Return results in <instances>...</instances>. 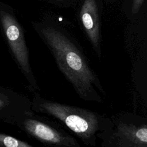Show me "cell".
<instances>
[{"instance_id": "obj_1", "label": "cell", "mask_w": 147, "mask_h": 147, "mask_svg": "<svg viewBox=\"0 0 147 147\" xmlns=\"http://www.w3.org/2000/svg\"><path fill=\"white\" fill-rule=\"evenodd\" d=\"M38 34L79 96L85 101L102 102L98 92L105 95L101 83L74 39L62 29L50 25L40 28Z\"/></svg>"}, {"instance_id": "obj_2", "label": "cell", "mask_w": 147, "mask_h": 147, "mask_svg": "<svg viewBox=\"0 0 147 147\" xmlns=\"http://www.w3.org/2000/svg\"><path fill=\"white\" fill-rule=\"evenodd\" d=\"M32 109L51 117L79 138L86 145L95 146L98 135L113 126L111 118L98 113L48 100L36 93Z\"/></svg>"}, {"instance_id": "obj_3", "label": "cell", "mask_w": 147, "mask_h": 147, "mask_svg": "<svg viewBox=\"0 0 147 147\" xmlns=\"http://www.w3.org/2000/svg\"><path fill=\"white\" fill-rule=\"evenodd\" d=\"M113 126L98 135L106 147H147L145 118L130 113L113 115Z\"/></svg>"}, {"instance_id": "obj_4", "label": "cell", "mask_w": 147, "mask_h": 147, "mask_svg": "<svg viewBox=\"0 0 147 147\" xmlns=\"http://www.w3.org/2000/svg\"><path fill=\"white\" fill-rule=\"evenodd\" d=\"M24 130L32 137L45 145L63 147H79L78 141L67 133L56 122L44 115L32 112L22 122Z\"/></svg>"}, {"instance_id": "obj_5", "label": "cell", "mask_w": 147, "mask_h": 147, "mask_svg": "<svg viewBox=\"0 0 147 147\" xmlns=\"http://www.w3.org/2000/svg\"><path fill=\"white\" fill-rule=\"evenodd\" d=\"M0 19L16 60L32 87L34 89H37V82L30 66L29 51L21 26L14 17L7 12L1 11Z\"/></svg>"}, {"instance_id": "obj_6", "label": "cell", "mask_w": 147, "mask_h": 147, "mask_svg": "<svg viewBox=\"0 0 147 147\" xmlns=\"http://www.w3.org/2000/svg\"><path fill=\"white\" fill-rule=\"evenodd\" d=\"M84 30L98 56H101V36L99 16L96 0H84L80 11Z\"/></svg>"}, {"instance_id": "obj_7", "label": "cell", "mask_w": 147, "mask_h": 147, "mask_svg": "<svg viewBox=\"0 0 147 147\" xmlns=\"http://www.w3.org/2000/svg\"><path fill=\"white\" fill-rule=\"evenodd\" d=\"M0 146L6 147H32L28 142L19 140L13 137L0 133Z\"/></svg>"}, {"instance_id": "obj_8", "label": "cell", "mask_w": 147, "mask_h": 147, "mask_svg": "<svg viewBox=\"0 0 147 147\" xmlns=\"http://www.w3.org/2000/svg\"><path fill=\"white\" fill-rule=\"evenodd\" d=\"M144 0H133V3H132V6H131V11L133 14H136L137 13L142 3H144Z\"/></svg>"}, {"instance_id": "obj_9", "label": "cell", "mask_w": 147, "mask_h": 147, "mask_svg": "<svg viewBox=\"0 0 147 147\" xmlns=\"http://www.w3.org/2000/svg\"><path fill=\"white\" fill-rule=\"evenodd\" d=\"M4 104H5L4 102H3V100H2L0 99V107H2V106H3L4 105Z\"/></svg>"}, {"instance_id": "obj_10", "label": "cell", "mask_w": 147, "mask_h": 147, "mask_svg": "<svg viewBox=\"0 0 147 147\" xmlns=\"http://www.w3.org/2000/svg\"></svg>"}]
</instances>
